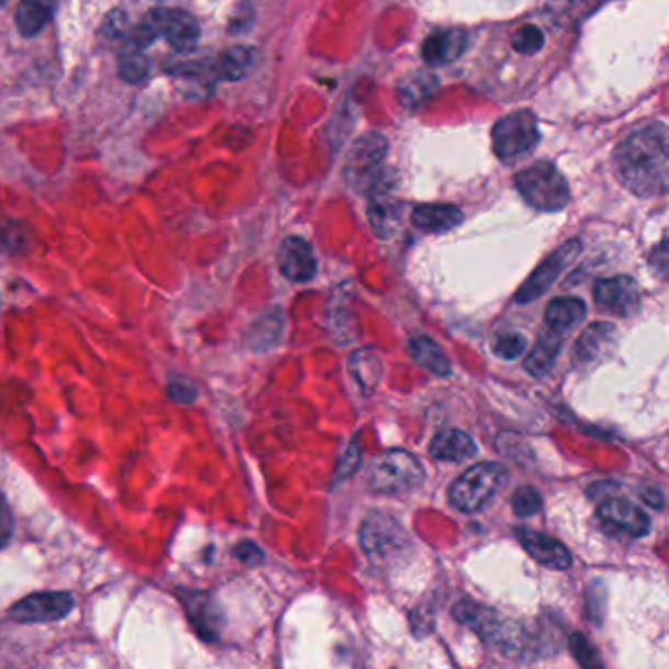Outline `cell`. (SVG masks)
Returning a JSON list of instances; mask_svg holds the SVG:
<instances>
[{
  "instance_id": "obj_1",
  "label": "cell",
  "mask_w": 669,
  "mask_h": 669,
  "mask_svg": "<svg viewBox=\"0 0 669 669\" xmlns=\"http://www.w3.org/2000/svg\"><path fill=\"white\" fill-rule=\"evenodd\" d=\"M668 128L650 124L631 134L614 151V169L628 191L642 199L668 193Z\"/></svg>"
},
{
  "instance_id": "obj_2",
  "label": "cell",
  "mask_w": 669,
  "mask_h": 669,
  "mask_svg": "<svg viewBox=\"0 0 669 669\" xmlns=\"http://www.w3.org/2000/svg\"><path fill=\"white\" fill-rule=\"evenodd\" d=\"M454 616L457 623L464 624L469 631H474L481 640L501 648L502 654L519 656L529 654L530 638L529 633L521 628L519 624L509 623L502 619L501 614L474 601H460L454 609Z\"/></svg>"
},
{
  "instance_id": "obj_3",
  "label": "cell",
  "mask_w": 669,
  "mask_h": 669,
  "mask_svg": "<svg viewBox=\"0 0 669 669\" xmlns=\"http://www.w3.org/2000/svg\"><path fill=\"white\" fill-rule=\"evenodd\" d=\"M514 185L526 205L542 213H558L569 203L566 177L549 161H536L514 177Z\"/></svg>"
},
{
  "instance_id": "obj_4",
  "label": "cell",
  "mask_w": 669,
  "mask_h": 669,
  "mask_svg": "<svg viewBox=\"0 0 669 669\" xmlns=\"http://www.w3.org/2000/svg\"><path fill=\"white\" fill-rule=\"evenodd\" d=\"M509 484V472L501 464L474 465L450 487V502L457 511H484L489 502Z\"/></svg>"
},
{
  "instance_id": "obj_5",
  "label": "cell",
  "mask_w": 669,
  "mask_h": 669,
  "mask_svg": "<svg viewBox=\"0 0 669 669\" xmlns=\"http://www.w3.org/2000/svg\"><path fill=\"white\" fill-rule=\"evenodd\" d=\"M389 151V141L379 132H367L358 138L348 151L344 177L353 191L375 193L377 185L385 179L383 163Z\"/></svg>"
},
{
  "instance_id": "obj_6",
  "label": "cell",
  "mask_w": 669,
  "mask_h": 669,
  "mask_svg": "<svg viewBox=\"0 0 669 669\" xmlns=\"http://www.w3.org/2000/svg\"><path fill=\"white\" fill-rule=\"evenodd\" d=\"M542 140L538 118L532 111L511 112L494 126L495 156L502 163H514L534 154Z\"/></svg>"
},
{
  "instance_id": "obj_7",
  "label": "cell",
  "mask_w": 669,
  "mask_h": 669,
  "mask_svg": "<svg viewBox=\"0 0 669 669\" xmlns=\"http://www.w3.org/2000/svg\"><path fill=\"white\" fill-rule=\"evenodd\" d=\"M422 481L424 467L417 457L402 450L385 452L373 462L370 469V485L377 494H407Z\"/></svg>"
},
{
  "instance_id": "obj_8",
  "label": "cell",
  "mask_w": 669,
  "mask_h": 669,
  "mask_svg": "<svg viewBox=\"0 0 669 669\" xmlns=\"http://www.w3.org/2000/svg\"><path fill=\"white\" fill-rule=\"evenodd\" d=\"M581 250H583V246L579 240H569L564 246H559L558 250L552 251L548 258L542 261L536 270L532 271L529 280L522 283L521 288L514 295V301L519 305H529V303H534L536 298L542 297L558 281L559 275L569 265L576 263Z\"/></svg>"
},
{
  "instance_id": "obj_9",
  "label": "cell",
  "mask_w": 669,
  "mask_h": 669,
  "mask_svg": "<svg viewBox=\"0 0 669 669\" xmlns=\"http://www.w3.org/2000/svg\"><path fill=\"white\" fill-rule=\"evenodd\" d=\"M409 542L399 522L387 514H372L363 522L362 546L370 559H387L402 552Z\"/></svg>"
},
{
  "instance_id": "obj_10",
  "label": "cell",
  "mask_w": 669,
  "mask_h": 669,
  "mask_svg": "<svg viewBox=\"0 0 669 669\" xmlns=\"http://www.w3.org/2000/svg\"><path fill=\"white\" fill-rule=\"evenodd\" d=\"M593 295H596L597 307L614 317L631 318L638 315V310H640V287L628 275H616L609 280L597 281Z\"/></svg>"
},
{
  "instance_id": "obj_11",
  "label": "cell",
  "mask_w": 669,
  "mask_h": 669,
  "mask_svg": "<svg viewBox=\"0 0 669 669\" xmlns=\"http://www.w3.org/2000/svg\"><path fill=\"white\" fill-rule=\"evenodd\" d=\"M73 597L64 591L54 593H36L26 597L10 609V616L16 623H54L59 619H66L73 611Z\"/></svg>"
},
{
  "instance_id": "obj_12",
  "label": "cell",
  "mask_w": 669,
  "mask_h": 669,
  "mask_svg": "<svg viewBox=\"0 0 669 669\" xmlns=\"http://www.w3.org/2000/svg\"><path fill=\"white\" fill-rule=\"evenodd\" d=\"M599 519L603 521L606 529L628 536V538H642L650 532V517L642 511L638 504H634L628 499H621V497L606 499L599 507Z\"/></svg>"
},
{
  "instance_id": "obj_13",
  "label": "cell",
  "mask_w": 669,
  "mask_h": 669,
  "mask_svg": "<svg viewBox=\"0 0 669 669\" xmlns=\"http://www.w3.org/2000/svg\"><path fill=\"white\" fill-rule=\"evenodd\" d=\"M277 263H280L283 277H287L291 283H308L317 277V258L313 246L298 236H288L281 243L277 251Z\"/></svg>"
},
{
  "instance_id": "obj_14",
  "label": "cell",
  "mask_w": 669,
  "mask_h": 669,
  "mask_svg": "<svg viewBox=\"0 0 669 669\" xmlns=\"http://www.w3.org/2000/svg\"><path fill=\"white\" fill-rule=\"evenodd\" d=\"M517 536L521 540L522 548L526 549L530 556L542 566L556 569V571H564L571 567V554L558 540H554L538 530L530 529L517 530Z\"/></svg>"
},
{
  "instance_id": "obj_15",
  "label": "cell",
  "mask_w": 669,
  "mask_h": 669,
  "mask_svg": "<svg viewBox=\"0 0 669 669\" xmlns=\"http://www.w3.org/2000/svg\"><path fill=\"white\" fill-rule=\"evenodd\" d=\"M465 30H436L422 44V59L428 66L444 67L457 61L467 49Z\"/></svg>"
},
{
  "instance_id": "obj_16",
  "label": "cell",
  "mask_w": 669,
  "mask_h": 669,
  "mask_svg": "<svg viewBox=\"0 0 669 669\" xmlns=\"http://www.w3.org/2000/svg\"><path fill=\"white\" fill-rule=\"evenodd\" d=\"M161 36L179 54H189L199 44L201 26L195 16L185 10L161 9Z\"/></svg>"
},
{
  "instance_id": "obj_17",
  "label": "cell",
  "mask_w": 669,
  "mask_h": 669,
  "mask_svg": "<svg viewBox=\"0 0 669 669\" xmlns=\"http://www.w3.org/2000/svg\"><path fill=\"white\" fill-rule=\"evenodd\" d=\"M614 344H616V328L606 322H596L577 340L574 358L579 365H591L601 362L604 355H609Z\"/></svg>"
},
{
  "instance_id": "obj_18",
  "label": "cell",
  "mask_w": 669,
  "mask_h": 669,
  "mask_svg": "<svg viewBox=\"0 0 669 669\" xmlns=\"http://www.w3.org/2000/svg\"><path fill=\"white\" fill-rule=\"evenodd\" d=\"M367 216H370V224H372L375 236L385 240L399 230L400 220H402V203L395 196L387 195V191L373 193Z\"/></svg>"
},
{
  "instance_id": "obj_19",
  "label": "cell",
  "mask_w": 669,
  "mask_h": 669,
  "mask_svg": "<svg viewBox=\"0 0 669 669\" xmlns=\"http://www.w3.org/2000/svg\"><path fill=\"white\" fill-rule=\"evenodd\" d=\"M477 454L474 438L465 434L464 430H444L434 436L430 442V456L436 457L440 462H454L462 464Z\"/></svg>"
},
{
  "instance_id": "obj_20",
  "label": "cell",
  "mask_w": 669,
  "mask_h": 669,
  "mask_svg": "<svg viewBox=\"0 0 669 669\" xmlns=\"http://www.w3.org/2000/svg\"><path fill=\"white\" fill-rule=\"evenodd\" d=\"M410 220L420 233L444 234L464 223V213L452 205H420L412 211Z\"/></svg>"
},
{
  "instance_id": "obj_21",
  "label": "cell",
  "mask_w": 669,
  "mask_h": 669,
  "mask_svg": "<svg viewBox=\"0 0 669 669\" xmlns=\"http://www.w3.org/2000/svg\"><path fill=\"white\" fill-rule=\"evenodd\" d=\"M562 345H564V338L559 336V332L548 330L546 334L540 336L538 342L530 350L529 358L524 362L526 372L534 377H546L556 365Z\"/></svg>"
},
{
  "instance_id": "obj_22",
  "label": "cell",
  "mask_w": 669,
  "mask_h": 669,
  "mask_svg": "<svg viewBox=\"0 0 669 669\" xmlns=\"http://www.w3.org/2000/svg\"><path fill=\"white\" fill-rule=\"evenodd\" d=\"M409 352L412 360L424 367L427 372L434 373L438 377H450L452 375V362L447 360L444 350L434 342L430 336H415L410 338Z\"/></svg>"
},
{
  "instance_id": "obj_23",
  "label": "cell",
  "mask_w": 669,
  "mask_h": 669,
  "mask_svg": "<svg viewBox=\"0 0 669 669\" xmlns=\"http://www.w3.org/2000/svg\"><path fill=\"white\" fill-rule=\"evenodd\" d=\"M185 606L196 633L206 640H216L220 633V614L216 611L211 597L205 593H191Z\"/></svg>"
},
{
  "instance_id": "obj_24",
  "label": "cell",
  "mask_w": 669,
  "mask_h": 669,
  "mask_svg": "<svg viewBox=\"0 0 669 669\" xmlns=\"http://www.w3.org/2000/svg\"><path fill=\"white\" fill-rule=\"evenodd\" d=\"M438 77L430 71H415V73L402 77L399 83V101L402 106H407L410 111L420 109L422 104H427L434 94H436Z\"/></svg>"
},
{
  "instance_id": "obj_25",
  "label": "cell",
  "mask_w": 669,
  "mask_h": 669,
  "mask_svg": "<svg viewBox=\"0 0 669 669\" xmlns=\"http://www.w3.org/2000/svg\"><path fill=\"white\" fill-rule=\"evenodd\" d=\"M587 315V305L577 297L554 298L546 307V326L554 332H566L569 328L579 325Z\"/></svg>"
},
{
  "instance_id": "obj_26",
  "label": "cell",
  "mask_w": 669,
  "mask_h": 669,
  "mask_svg": "<svg viewBox=\"0 0 669 669\" xmlns=\"http://www.w3.org/2000/svg\"><path fill=\"white\" fill-rule=\"evenodd\" d=\"M350 372L353 382L358 383L365 393H372L382 379L383 365L379 355L373 350H358L350 355Z\"/></svg>"
},
{
  "instance_id": "obj_27",
  "label": "cell",
  "mask_w": 669,
  "mask_h": 669,
  "mask_svg": "<svg viewBox=\"0 0 669 669\" xmlns=\"http://www.w3.org/2000/svg\"><path fill=\"white\" fill-rule=\"evenodd\" d=\"M52 19V7L46 2H22L16 10V26L24 37H32L46 29L47 22Z\"/></svg>"
},
{
  "instance_id": "obj_28",
  "label": "cell",
  "mask_w": 669,
  "mask_h": 669,
  "mask_svg": "<svg viewBox=\"0 0 669 669\" xmlns=\"http://www.w3.org/2000/svg\"><path fill=\"white\" fill-rule=\"evenodd\" d=\"M251 66H253V49L234 46L226 49L218 59V73L226 81H240L250 73Z\"/></svg>"
},
{
  "instance_id": "obj_29",
  "label": "cell",
  "mask_w": 669,
  "mask_h": 669,
  "mask_svg": "<svg viewBox=\"0 0 669 669\" xmlns=\"http://www.w3.org/2000/svg\"><path fill=\"white\" fill-rule=\"evenodd\" d=\"M281 330H283V318L280 310L265 313L263 317L251 326L250 342L253 350H268L280 342Z\"/></svg>"
},
{
  "instance_id": "obj_30",
  "label": "cell",
  "mask_w": 669,
  "mask_h": 669,
  "mask_svg": "<svg viewBox=\"0 0 669 669\" xmlns=\"http://www.w3.org/2000/svg\"><path fill=\"white\" fill-rule=\"evenodd\" d=\"M148 57L141 54L140 49H126L118 59V75L126 83L138 84L148 77Z\"/></svg>"
},
{
  "instance_id": "obj_31",
  "label": "cell",
  "mask_w": 669,
  "mask_h": 669,
  "mask_svg": "<svg viewBox=\"0 0 669 669\" xmlns=\"http://www.w3.org/2000/svg\"><path fill=\"white\" fill-rule=\"evenodd\" d=\"M544 42H546L544 32H542L538 26H534V24L522 26V29L517 30L514 36H512V47H514V52L521 54V56H536L540 49L544 47Z\"/></svg>"
},
{
  "instance_id": "obj_32",
  "label": "cell",
  "mask_w": 669,
  "mask_h": 669,
  "mask_svg": "<svg viewBox=\"0 0 669 669\" xmlns=\"http://www.w3.org/2000/svg\"><path fill=\"white\" fill-rule=\"evenodd\" d=\"M569 648H571V654H574V658L581 666V669H604L599 651L587 642L583 634H574L569 638Z\"/></svg>"
},
{
  "instance_id": "obj_33",
  "label": "cell",
  "mask_w": 669,
  "mask_h": 669,
  "mask_svg": "<svg viewBox=\"0 0 669 669\" xmlns=\"http://www.w3.org/2000/svg\"><path fill=\"white\" fill-rule=\"evenodd\" d=\"M529 340L521 332H507L495 340L494 352L501 360H519L522 353L526 352Z\"/></svg>"
},
{
  "instance_id": "obj_34",
  "label": "cell",
  "mask_w": 669,
  "mask_h": 669,
  "mask_svg": "<svg viewBox=\"0 0 669 669\" xmlns=\"http://www.w3.org/2000/svg\"><path fill=\"white\" fill-rule=\"evenodd\" d=\"M511 504L517 517H532L542 509V495L534 487H519L512 495Z\"/></svg>"
},
{
  "instance_id": "obj_35",
  "label": "cell",
  "mask_w": 669,
  "mask_h": 669,
  "mask_svg": "<svg viewBox=\"0 0 669 669\" xmlns=\"http://www.w3.org/2000/svg\"><path fill=\"white\" fill-rule=\"evenodd\" d=\"M168 390L169 397L175 400V402H179V405H191V402H195L196 393H199L195 383L189 382L183 375H173V377L169 379Z\"/></svg>"
},
{
  "instance_id": "obj_36",
  "label": "cell",
  "mask_w": 669,
  "mask_h": 669,
  "mask_svg": "<svg viewBox=\"0 0 669 669\" xmlns=\"http://www.w3.org/2000/svg\"><path fill=\"white\" fill-rule=\"evenodd\" d=\"M104 34L112 37V39H118L128 34V14L124 10H112L111 14L104 20Z\"/></svg>"
},
{
  "instance_id": "obj_37",
  "label": "cell",
  "mask_w": 669,
  "mask_h": 669,
  "mask_svg": "<svg viewBox=\"0 0 669 669\" xmlns=\"http://www.w3.org/2000/svg\"><path fill=\"white\" fill-rule=\"evenodd\" d=\"M20 240H22V234L19 228H14L10 224H0V253L19 250Z\"/></svg>"
},
{
  "instance_id": "obj_38",
  "label": "cell",
  "mask_w": 669,
  "mask_h": 669,
  "mask_svg": "<svg viewBox=\"0 0 669 669\" xmlns=\"http://www.w3.org/2000/svg\"><path fill=\"white\" fill-rule=\"evenodd\" d=\"M10 536H12V514L4 495L0 494V549L9 544Z\"/></svg>"
},
{
  "instance_id": "obj_39",
  "label": "cell",
  "mask_w": 669,
  "mask_h": 669,
  "mask_svg": "<svg viewBox=\"0 0 669 669\" xmlns=\"http://www.w3.org/2000/svg\"><path fill=\"white\" fill-rule=\"evenodd\" d=\"M236 556L246 562V564H253V562H261L263 559V552L258 546L250 544V542H243V544L236 548Z\"/></svg>"
},
{
  "instance_id": "obj_40",
  "label": "cell",
  "mask_w": 669,
  "mask_h": 669,
  "mask_svg": "<svg viewBox=\"0 0 669 669\" xmlns=\"http://www.w3.org/2000/svg\"><path fill=\"white\" fill-rule=\"evenodd\" d=\"M651 270L660 271L661 275H666L668 270V251H666V240L658 243V248L654 250L650 258Z\"/></svg>"
},
{
  "instance_id": "obj_41",
  "label": "cell",
  "mask_w": 669,
  "mask_h": 669,
  "mask_svg": "<svg viewBox=\"0 0 669 669\" xmlns=\"http://www.w3.org/2000/svg\"><path fill=\"white\" fill-rule=\"evenodd\" d=\"M358 462H360V446H358V442H353L350 450H348L344 460H342V464H340V477L350 475L353 467H358Z\"/></svg>"
},
{
  "instance_id": "obj_42",
  "label": "cell",
  "mask_w": 669,
  "mask_h": 669,
  "mask_svg": "<svg viewBox=\"0 0 669 669\" xmlns=\"http://www.w3.org/2000/svg\"><path fill=\"white\" fill-rule=\"evenodd\" d=\"M642 497H644V501L648 502V504L654 507V509H658V511H661V509L666 507V497H664V494H661L658 487H650V489H646Z\"/></svg>"
}]
</instances>
